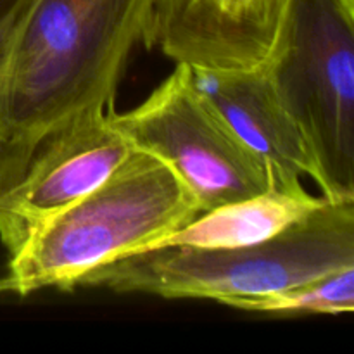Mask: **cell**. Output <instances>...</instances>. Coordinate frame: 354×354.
Returning a JSON list of instances; mask_svg holds the SVG:
<instances>
[{"mask_svg":"<svg viewBox=\"0 0 354 354\" xmlns=\"http://www.w3.org/2000/svg\"><path fill=\"white\" fill-rule=\"evenodd\" d=\"M152 0H30L0 50V121L38 147L75 118L114 109Z\"/></svg>","mask_w":354,"mask_h":354,"instance_id":"cell-1","label":"cell"},{"mask_svg":"<svg viewBox=\"0 0 354 354\" xmlns=\"http://www.w3.org/2000/svg\"><path fill=\"white\" fill-rule=\"evenodd\" d=\"M351 266L354 199H327L317 211L258 244L154 249L99 266L75 287L223 304L279 292Z\"/></svg>","mask_w":354,"mask_h":354,"instance_id":"cell-2","label":"cell"},{"mask_svg":"<svg viewBox=\"0 0 354 354\" xmlns=\"http://www.w3.org/2000/svg\"><path fill=\"white\" fill-rule=\"evenodd\" d=\"M201 213L196 194L165 161L133 149L97 189L10 256L14 292L75 289L92 270L140 254Z\"/></svg>","mask_w":354,"mask_h":354,"instance_id":"cell-3","label":"cell"},{"mask_svg":"<svg viewBox=\"0 0 354 354\" xmlns=\"http://www.w3.org/2000/svg\"><path fill=\"white\" fill-rule=\"evenodd\" d=\"M263 64L313 149L322 196L354 199V0H292Z\"/></svg>","mask_w":354,"mask_h":354,"instance_id":"cell-4","label":"cell"},{"mask_svg":"<svg viewBox=\"0 0 354 354\" xmlns=\"http://www.w3.org/2000/svg\"><path fill=\"white\" fill-rule=\"evenodd\" d=\"M111 123L131 149L165 161L196 194L204 211L272 187L265 162L199 92L189 64H176L137 107L113 111Z\"/></svg>","mask_w":354,"mask_h":354,"instance_id":"cell-5","label":"cell"},{"mask_svg":"<svg viewBox=\"0 0 354 354\" xmlns=\"http://www.w3.org/2000/svg\"><path fill=\"white\" fill-rule=\"evenodd\" d=\"M113 111L75 118L38 145L23 178L0 199V242L9 256L97 189L133 151L111 123Z\"/></svg>","mask_w":354,"mask_h":354,"instance_id":"cell-6","label":"cell"},{"mask_svg":"<svg viewBox=\"0 0 354 354\" xmlns=\"http://www.w3.org/2000/svg\"><path fill=\"white\" fill-rule=\"evenodd\" d=\"M292 0H152L144 44L175 64L252 69L275 48Z\"/></svg>","mask_w":354,"mask_h":354,"instance_id":"cell-7","label":"cell"},{"mask_svg":"<svg viewBox=\"0 0 354 354\" xmlns=\"http://www.w3.org/2000/svg\"><path fill=\"white\" fill-rule=\"evenodd\" d=\"M192 80L234 133L265 162L272 187L297 189L304 185L303 178H311L320 194L325 192L313 149L265 64L239 71L192 68Z\"/></svg>","mask_w":354,"mask_h":354,"instance_id":"cell-8","label":"cell"},{"mask_svg":"<svg viewBox=\"0 0 354 354\" xmlns=\"http://www.w3.org/2000/svg\"><path fill=\"white\" fill-rule=\"evenodd\" d=\"M327 197L303 187H270L258 196L204 211L180 230L152 242L142 252L161 248L228 249L258 244L317 211ZM135 256V254H133Z\"/></svg>","mask_w":354,"mask_h":354,"instance_id":"cell-9","label":"cell"},{"mask_svg":"<svg viewBox=\"0 0 354 354\" xmlns=\"http://www.w3.org/2000/svg\"><path fill=\"white\" fill-rule=\"evenodd\" d=\"M223 304L268 315H349L354 311V266L279 292Z\"/></svg>","mask_w":354,"mask_h":354,"instance_id":"cell-10","label":"cell"},{"mask_svg":"<svg viewBox=\"0 0 354 354\" xmlns=\"http://www.w3.org/2000/svg\"><path fill=\"white\" fill-rule=\"evenodd\" d=\"M37 147L19 140L0 121V199L19 183Z\"/></svg>","mask_w":354,"mask_h":354,"instance_id":"cell-11","label":"cell"},{"mask_svg":"<svg viewBox=\"0 0 354 354\" xmlns=\"http://www.w3.org/2000/svg\"><path fill=\"white\" fill-rule=\"evenodd\" d=\"M30 0H0V50Z\"/></svg>","mask_w":354,"mask_h":354,"instance_id":"cell-12","label":"cell"},{"mask_svg":"<svg viewBox=\"0 0 354 354\" xmlns=\"http://www.w3.org/2000/svg\"><path fill=\"white\" fill-rule=\"evenodd\" d=\"M7 292H14V283L9 275L0 279V294H7Z\"/></svg>","mask_w":354,"mask_h":354,"instance_id":"cell-13","label":"cell"}]
</instances>
